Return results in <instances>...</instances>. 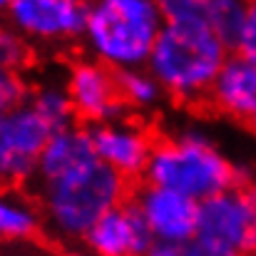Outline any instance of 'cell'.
I'll list each match as a JSON object with an SVG mask.
<instances>
[{
	"label": "cell",
	"mask_w": 256,
	"mask_h": 256,
	"mask_svg": "<svg viewBox=\"0 0 256 256\" xmlns=\"http://www.w3.org/2000/svg\"><path fill=\"white\" fill-rule=\"evenodd\" d=\"M164 25L147 60V72L179 102H196L212 92L229 48L212 30L204 0L160 2Z\"/></svg>",
	"instance_id": "6da1fadb"
},
{
	"label": "cell",
	"mask_w": 256,
	"mask_h": 256,
	"mask_svg": "<svg viewBox=\"0 0 256 256\" xmlns=\"http://www.w3.org/2000/svg\"><path fill=\"white\" fill-rule=\"evenodd\" d=\"M144 176L147 184L189 196L196 204L249 184L246 170L236 167L199 127H189L174 140L157 142Z\"/></svg>",
	"instance_id": "7a4b0ae2"
},
{
	"label": "cell",
	"mask_w": 256,
	"mask_h": 256,
	"mask_svg": "<svg viewBox=\"0 0 256 256\" xmlns=\"http://www.w3.org/2000/svg\"><path fill=\"white\" fill-rule=\"evenodd\" d=\"M164 25L154 0L87 2L85 40L92 55L110 70H142Z\"/></svg>",
	"instance_id": "3957f363"
},
{
	"label": "cell",
	"mask_w": 256,
	"mask_h": 256,
	"mask_svg": "<svg viewBox=\"0 0 256 256\" xmlns=\"http://www.w3.org/2000/svg\"><path fill=\"white\" fill-rule=\"evenodd\" d=\"M38 192L52 229L65 239H85L107 212L127 202V179L92 160L38 184Z\"/></svg>",
	"instance_id": "277c9868"
},
{
	"label": "cell",
	"mask_w": 256,
	"mask_h": 256,
	"mask_svg": "<svg viewBox=\"0 0 256 256\" xmlns=\"http://www.w3.org/2000/svg\"><path fill=\"white\" fill-rule=\"evenodd\" d=\"M232 256L256 254V184L234 186L199 204L196 239Z\"/></svg>",
	"instance_id": "5b68a950"
},
{
	"label": "cell",
	"mask_w": 256,
	"mask_h": 256,
	"mask_svg": "<svg viewBox=\"0 0 256 256\" xmlns=\"http://www.w3.org/2000/svg\"><path fill=\"white\" fill-rule=\"evenodd\" d=\"M50 137L52 130L30 104L0 114V189L35 179L38 160Z\"/></svg>",
	"instance_id": "8992f818"
},
{
	"label": "cell",
	"mask_w": 256,
	"mask_h": 256,
	"mask_svg": "<svg viewBox=\"0 0 256 256\" xmlns=\"http://www.w3.org/2000/svg\"><path fill=\"white\" fill-rule=\"evenodd\" d=\"M68 94L72 100L75 114L92 124L124 122L127 102L120 97L114 70L94 60H78L70 68Z\"/></svg>",
	"instance_id": "52a82bcc"
},
{
	"label": "cell",
	"mask_w": 256,
	"mask_h": 256,
	"mask_svg": "<svg viewBox=\"0 0 256 256\" xmlns=\"http://www.w3.org/2000/svg\"><path fill=\"white\" fill-rule=\"evenodd\" d=\"M12 30L30 40H70L85 35L87 2L80 0H12Z\"/></svg>",
	"instance_id": "ba28073f"
},
{
	"label": "cell",
	"mask_w": 256,
	"mask_h": 256,
	"mask_svg": "<svg viewBox=\"0 0 256 256\" xmlns=\"http://www.w3.org/2000/svg\"><path fill=\"white\" fill-rule=\"evenodd\" d=\"M144 216L154 242L189 244L196 239L199 204L176 192L144 184L132 199Z\"/></svg>",
	"instance_id": "9c48e42d"
},
{
	"label": "cell",
	"mask_w": 256,
	"mask_h": 256,
	"mask_svg": "<svg viewBox=\"0 0 256 256\" xmlns=\"http://www.w3.org/2000/svg\"><path fill=\"white\" fill-rule=\"evenodd\" d=\"M92 256H147L154 236L134 202L107 212L85 236Z\"/></svg>",
	"instance_id": "30bf717a"
},
{
	"label": "cell",
	"mask_w": 256,
	"mask_h": 256,
	"mask_svg": "<svg viewBox=\"0 0 256 256\" xmlns=\"http://www.w3.org/2000/svg\"><path fill=\"white\" fill-rule=\"evenodd\" d=\"M90 140H92L97 160L117 174H122L124 179L144 174L147 164H150L152 147H154V142L147 137V132L130 122L92 124Z\"/></svg>",
	"instance_id": "8fae6325"
},
{
	"label": "cell",
	"mask_w": 256,
	"mask_h": 256,
	"mask_svg": "<svg viewBox=\"0 0 256 256\" xmlns=\"http://www.w3.org/2000/svg\"><path fill=\"white\" fill-rule=\"evenodd\" d=\"M212 104L236 120V122H256V65L244 60L242 55H229L219 78L214 80L209 92Z\"/></svg>",
	"instance_id": "7c38bea8"
},
{
	"label": "cell",
	"mask_w": 256,
	"mask_h": 256,
	"mask_svg": "<svg viewBox=\"0 0 256 256\" xmlns=\"http://www.w3.org/2000/svg\"><path fill=\"white\" fill-rule=\"evenodd\" d=\"M97 160L92 140H90V130L85 127H70L62 132H55L50 137V142L45 144L40 160H38V174L35 182H50L65 172L75 170L85 162Z\"/></svg>",
	"instance_id": "4fadbf2b"
},
{
	"label": "cell",
	"mask_w": 256,
	"mask_h": 256,
	"mask_svg": "<svg viewBox=\"0 0 256 256\" xmlns=\"http://www.w3.org/2000/svg\"><path fill=\"white\" fill-rule=\"evenodd\" d=\"M40 229V214L35 206L10 189H0V239L22 242Z\"/></svg>",
	"instance_id": "5bb4252c"
},
{
	"label": "cell",
	"mask_w": 256,
	"mask_h": 256,
	"mask_svg": "<svg viewBox=\"0 0 256 256\" xmlns=\"http://www.w3.org/2000/svg\"><path fill=\"white\" fill-rule=\"evenodd\" d=\"M246 8H249V2H242V0H204L206 20H209L212 30L216 32V38L229 50H236V42L244 32Z\"/></svg>",
	"instance_id": "9a60e30c"
},
{
	"label": "cell",
	"mask_w": 256,
	"mask_h": 256,
	"mask_svg": "<svg viewBox=\"0 0 256 256\" xmlns=\"http://www.w3.org/2000/svg\"><path fill=\"white\" fill-rule=\"evenodd\" d=\"M30 107L40 114V120L55 132H62V130H70L75 127V107H72V100L68 94V87L60 85H45L40 87L35 94H32V102Z\"/></svg>",
	"instance_id": "2e32d148"
},
{
	"label": "cell",
	"mask_w": 256,
	"mask_h": 256,
	"mask_svg": "<svg viewBox=\"0 0 256 256\" xmlns=\"http://www.w3.org/2000/svg\"><path fill=\"white\" fill-rule=\"evenodd\" d=\"M114 80L120 97L134 107H154L164 94V90L147 70H120L114 72Z\"/></svg>",
	"instance_id": "e0dca14e"
},
{
	"label": "cell",
	"mask_w": 256,
	"mask_h": 256,
	"mask_svg": "<svg viewBox=\"0 0 256 256\" xmlns=\"http://www.w3.org/2000/svg\"><path fill=\"white\" fill-rule=\"evenodd\" d=\"M30 50L25 45V38L12 28H0V68L18 72L22 65H28Z\"/></svg>",
	"instance_id": "ac0fdd59"
},
{
	"label": "cell",
	"mask_w": 256,
	"mask_h": 256,
	"mask_svg": "<svg viewBox=\"0 0 256 256\" xmlns=\"http://www.w3.org/2000/svg\"><path fill=\"white\" fill-rule=\"evenodd\" d=\"M25 100H28L25 80L18 72H12V70H2L0 68V114L22 107Z\"/></svg>",
	"instance_id": "d6986e66"
},
{
	"label": "cell",
	"mask_w": 256,
	"mask_h": 256,
	"mask_svg": "<svg viewBox=\"0 0 256 256\" xmlns=\"http://www.w3.org/2000/svg\"><path fill=\"white\" fill-rule=\"evenodd\" d=\"M236 55H242L244 60L256 65V0L249 2V8H246V25L236 42Z\"/></svg>",
	"instance_id": "ffe728a7"
},
{
	"label": "cell",
	"mask_w": 256,
	"mask_h": 256,
	"mask_svg": "<svg viewBox=\"0 0 256 256\" xmlns=\"http://www.w3.org/2000/svg\"><path fill=\"white\" fill-rule=\"evenodd\" d=\"M147 256H186V244H170V242H154Z\"/></svg>",
	"instance_id": "44dd1931"
},
{
	"label": "cell",
	"mask_w": 256,
	"mask_h": 256,
	"mask_svg": "<svg viewBox=\"0 0 256 256\" xmlns=\"http://www.w3.org/2000/svg\"><path fill=\"white\" fill-rule=\"evenodd\" d=\"M186 256H232V254L219 252V249H212V246H204L199 242H189L186 244Z\"/></svg>",
	"instance_id": "7402d4cb"
},
{
	"label": "cell",
	"mask_w": 256,
	"mask_h": 256,
	"mask_svg": "<svg viewBox=\"0 0 256 256\" xmlns=\"http://www.w3.org/2000/svg\"><path fill=\"white\" fill-rule=\"evenodd\" d=\"M8 5H10L8 0H0V12H2V10H8Z\"/></svg>",
	"instance_id": "603a6c76"
},
{
	"label": "cell",
	"mask_w": 256,
	"mask_h": 256,
	"mask_svg": "<svg viewBox=\"0 0 256 256\" xmlns=\"http://www.w3.org/2000/svg\"><path fill=\"white\" fill-rule=\"evenodd\" d=\"M68 256H92V254H85V252H72V254H68Z\"/></svg>",
	"instance_id": "cb8c5ba5"
},
{
	"label": "cell",
	"mask_w": 256,
	"mask_h": 256,
	"mask_svg": "<svg viewBox=\"0 0 256 256\" xmlns=\"http://www.w3.org/2000/svg\"><path fill=\"white\" fill-rule=\"evenodd\" d=\"M252 130H254V132H256V122H254V124H252Z\"/></svg>",
	"instance_id": "d4e9b609"
},
{
	"label": "cell",
	"mask_w": 256,
	"mask_h": 256,
	"mask_svg": "<svg viewBox=\"0 0 256 256\" xmlns=\"http://www.w3.org/2000/svg\"><path fill=\"white\" fill-rule=\"evenodd\" d=\"M254 256H256V254H254Z\"/></svg>",
	"instance_id": "484cf974"
}]
</instances>
